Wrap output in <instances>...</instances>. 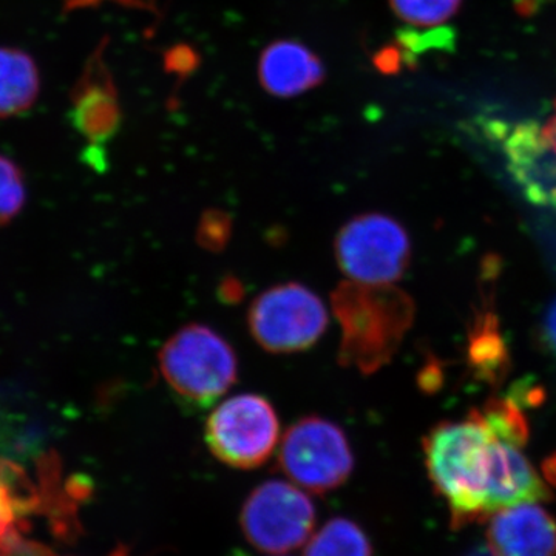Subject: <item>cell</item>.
<instances>
[{
    "label": "cell",
    "mask_w": 556,
    "mask_h": 556,
    "mask_svg": "<svg viewBox=\"0 0 556 556\" xmlns=\"http://www.w3.org/2000/svg\"><path fill=\"white\" fill-rule=\"evenodd\" d=\"M529 424L511 399H490L464 419L444 420L424 438L431 482L453 529L486 521L504 508L552 500L527 459Z\"/></svg>",
    "instance_id": "6da1fadb"
},
{
    "label": "cell",
    "mask_w": 556,
    "mask_h": 556,
    "mask_svg": "<svg viewBox=\"0 0 556 556\" xmlns=\"http://www.w3.org/2000/svg\"><path fill=\"white\" fill-rule=\"evenodd\" d=\"M332 311L338 318L339 362L362 375H372L393 361L415 320V303L393 285L345 281L332 292Z\"/></svg>",
    "instance_id": "7a4b0ae2"
},
{
    "label": "cell",
    "mask_w": 556,
    "mask_h": 556,
    "mask_svg": "<svg viewBox=\"0 0 556 556\" xmlns=\"http://www.w3.org/2000/svg\"><path fill=\"white\" fill-rule=\"evenodd\" d=\"M163 379L186 408L211 407L236 383L237 356L214 329L188 325L160 353Z\"/></svg>",
    "instance_id": "3957f363"
},
{
    "label": "cell",
    "mask_w": 556,
    "mask_h": 556,
    "mask_svg": "<svg viewBox=\"0 0 556 556\" xmlns=\"http://www.w3.org/2000/svg\"><path fill=\"white\" fill-rule=\"evenodd\" d=\"M340 269L356 283L386 287L404 276L412 257L407 230L382 214L354 217L336 237Z\"/></svg>",
    "instance_id": "277c9868"
},
{
    "label": "cell",
    "mask_w": 556,
    "mask_h": 556,
    "mask_svg": "<svg viewBox=\"0 0 556 556\" xmlns=\"http://www.w3.org/2000/svg\"><path fill=\"white\" fill-rule=\"evenodd\" d=\"M278 463L292 482L321 495L345 484L353 473L354 455L342 428L308 416L288 428Z\"/></svg>",
    "instance_id": "5b68a950"
},
{
    "label": "cell",
    "mask_w": 556,
    "mask_h": 556,
    "mask_svg": "<svg viewBox=\"0 0 556 556\" xmlns=\"http://www.w3.org/2000/svg\"><path fill=\"white\" fill-rule=\"evenodd\" d=\"M212 455L226 466L251 470L273 455L280 437L276 408L258 394H239L219 404L206 422Z\"/></svg>",
    "instance_id": "8992f818"
},
{
    "label": "cell",
    "mask_w": 556,
    "mask_h": 556,
    "mask_svg": "<svg viewBox=\"0 0 556 556\" xmlns=\"http://www.w3.org/2000/svg\"><path fill=\"white\" fill-rule=\"evenodd\" d=\"M252 338L269 353L289 354L316 345L328 327L324 302L300 283L269 288L248 314Z\"/></svg>",
    "instance_id": "52a82bcc"
},
{
    "label": "cell",
    "mask_w": 556,
    "mask_h": 556,
    "mask_svg": "<svg viewBox=\"0 0 556 556\" xmlns=\"http://www.w3.org/2000/svg\"><path fill=\"white\" fill-rule=\"evenodd\" d=\"M240 525L249 543L270 555L288 554L306 543L316 526L313 501L283 481L258 485L241 508Z\"/></svg>",
    "instance_id": "ba28073f"
},
{
    "label": "cell",
    "mask_w": 556,
    "mask_h": 556,
    "mask_svg": "<svg viewBox=\"0 0 556 556\" xmlns=\"http://www.w3.org/2000/svg\"><path fill=\"white\" fill-rule=\"evenodd\" d=\"M507 170L522 195L538 207L556 211V148L543 129L522 123L503 135Z\"/></svg>",
    "instance_id": "9c48e42d"
},
{
    "label": "cell",
    "mask_w": 556,
    "mask_h": 556,
    "mask_svg": "<svg viewBox=\"0 0 556 556\" xmlns=\"http://www.w3.org/2000/svg\"><path fill=\"white\" fill-rule=\"evenodd\" d=\"M493 556H556V521L538 503L504 508L486 530Z\"/></svg>",
    "instance_id": "30bf717a"
},
{
    "label": "cell",
    "mask_w": 556,
    "mask_h": 556,
    "mask_svg": "<svg viewBox=\"0 0 556 556\" xmlns=\"http://www.w3.org/2000/svg\"><path fill=\"white\" fill-rule=\"evenodd\" d=\"M72 123L91 144L109 141L121 126V109L102 51H98L73 89Z\"/></svg>",
    "instance_id": "8fae6325"
},
{
    "label": "cell",
    "mask_w": 556,
    "mask_h": 556,
    "mask_svg": "<svg viewBox=\"0 0 556 556\" xmlns=\"http://www.w3.org/2000/svg\"><path fill=\"white\" fill-rule=\"evenodd\" d=\"M42 495L24 468L0 459V554L3 556H42L47 548L24 538L30 530L28 515L42 510Z\"/></svg>",
    "instance_id": "7c38bea8"
},
{
    "label": "cell",
    "mask_w": 556,
    "mask_h": 556,
    "mask_svg": "<svg viewBox=\"0 0 556 556\" xmlns=\"http://www.w3.org/2000/svg\"><path fill=\"white\" fill-rule=\"evenodd\" d=\"M325 75L324 62L299 40H274L260 54V84L276 98L300 97L320 86Z\"/></svg>",
    "instance_id": "4fadbf2b"
},
{
    "label": "cell",
    "mask_w": 556,
    "mask_h": 556,
    "mask_svg": "<svg viewBox=\"0 0 556 556\" xmlns=\"http://www.w3.org/2000/svg\"><path fill=\"white\" fill-rule=\"evenodd\" d=\"M39 70L30 54L0 47V118L24 113L38 100Z\"/></svg>",
    "instance_id": "5bb4252c"
},
{
    "label": "cell",
    "mask_w": 556,
    "mask_h": 556,
    "mask_svg": "<svg viewBox=\"0 0 556 556\" xmlns=\"http://www.w3.org/2000/svg\"><path fill=\"white\" fill-rule=\"evenodd\" d=\"M303 556H372V548L356 522L334 518L311 538Z\"/></svg>",
    "instance_id": "9a60e30c"
},
{
    "label": "cell",
    "mask_w": 556,
    "mask_h": 556,
    "mask_svg": "<svg viewBox=\"0 0 556 556\" xmlns=\"http://www.w3.org/2000/svg\"><path fill=\"white\" fill-rule=\"evenodd\" d=\"M399 20L415 27H437L455 16L460 0H390Z\"/></svg>",
    "instance_id": "2e32d148"
},
{
    "label": "cell",
    "mask_w": 556,
    "mask_h": 556,
    "mask_svg": "<svg viewBox=\"0 0 556 556\" xmlns=\"http://www.w3.org/2000/svg\"><path fill=\"white\" fill-rule=\"evenodd\" d=\"M25 203L22 172L13 161L0 155V226L7 225Z\"/></svg>",
    "instance_id": "e0dca14e"
},
{
    "label": "cell",
    "mask_w": 556,
    "mask_h": 556,
    "mask_svg": "<svg viewBox=\"0 0 556 556\" xmlns=\"http://www.w3.org/2000/svg\"><path fill=\"white\" fill-rule=\"evenodd\" d=\"M232 236V219L223 211H207L201 217L197 240L207 251L218 252L225 249Z\"/></svg>",
    "instance_id": "ac0fdd59"
},
{
    "label": "cell",
    "mask_w": 556,
    "mask_h": 556,
    "mask_svg": "<svg viewBox=\"0 0 556 556\" xmlns=\"http://www.w3.org/2000/svg\"><path fill=\"white\" fill-rule=\"evenodd\" d=\"M541 338L544 346L556 357V300L548 306L543 318V328H541Z\"/></svg>",
    "instance_id": "d6986e66"
},
{
    "label": "cell",
    "mask_w": 556,
    "mask_h": 556,
    "mask_svg": "<svg viewBox=\"0 0 556 556\" xmlns=\"http://www.w3.org/2000/svg\"><path fill=\"white\" fill-rule=\"evenodd\" d=\"M219 298L225 302L236 303L243 298V285L236 278H226L219 288Z\"/></svg>",
    "instance_id": "ffe728a7"
},
{
    "label": "cell",
    "mask_w": 556,
    "mask_h": 556,
    "mask_svg": "<svg viewBox=\"0 0 556 556\" xmlns=\"http://www.w3.org/2000/svg\"><path fill=\"white\" fill-rule=\"evenodd\" d=\"M543 475L547 482L556 486V453L544 460Z\"/></svg>",
    "instance_id": "44dd1931"
},
{
    "label": "cell",
    "mask_w": 556,
    "mask_h": 556,
    "mask_svg": "<svg viewBox=\"0 0 556 556\" xmlns=\"http://www.w3.org/2000/svg\"><path fill=\"white\" fill-rule=\"evenodd\" d=\"M543 131L544 135H546L548 141H551L552 144H554L556 148V104L554 116H552V118L548 119L547 126L544 127Z\"/></svg>",
    "instance_id": "7402d4cb"
},
{
    "label": "cell",
    "mask_w": 556,
    "mask_h": 556,
    "mask_svg": "<svg viewBox=\"0 0 556 556\" xmlns=\"http://www.w3.org/2000/svg\"><path fill=\"white\" fill-rule=\"evenodd\" d=\"M110 556H131V555L129 554V551H127V548H126V547H118V548H116V551H115V552H113V554H112V555H110Z\"/></svg>",
    "instance_id": "603a6c76"
},
{
    "label": "cell",
    "mask_w": 556,
    "mask_h": 556,
    "mask_svg": "<svg viewBox=\"0 0 556 556\" xmlns=\"http://www.w3.org/2000/svg\"><path fill=\"white\" fill-rule=\"evenodd\" d=\"M468 556H493L490 554L489 548H478V551H475L473 554H470Z\"/></svg>",
    "instance_id": "cb8c5ba5"
}]
</instances>
